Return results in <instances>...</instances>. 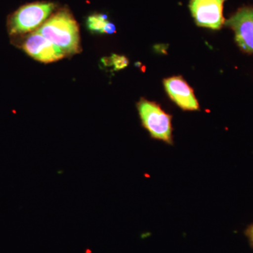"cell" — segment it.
Segmentation results:
<instances>
[{
  "mask_svg": "<svg viewBox=\"0 0 253 253\" xmlns=\"http://www.w3.org/2000/svg\"><path fill=\"white\" fill-rule=\"evenodd\" d=\"M225 0H191V14L200 27L219 30L225 23L223 6Z\"/></svg>",
  "mask_w": 253,
  "mask_h": 253,
  "instance_id": "obj_4",
  "label": "cell"
},
{
  "mask_svg": "<svg viewBox=\"0 0 253 253\" xmlns=\"http://www.w3.org/2000/svg\"><path fill=\"white\" fill-rule=\"evenodd\" d=\"M245 234L249 240L251 247L253 248V224H251L245 231Z\"/></svg>",
  "mask_w": 253,
  "mask_h": 253,
  "instance_id": "obj_10",
  "label": "cell"
},
{
  "mask_svg": "<svg viewBox=\"0 0 253 253\" xmlns=\"http://www.w3.org/2000/svg\"><path fill=\"white\" fill-rule=\"evenodd\" d=\"M107 16L104 14H93L86 19V26L92 33H104V30L107 23Z\"/></svg>",
  "mask_w": 253,
  "mask_h": 253,
  "instance_id": "obj_8",
  "label": "cell"
},
{
  "mask_svg": "<svg viewBox=\"0 0 253 253\" xmlns=\"http://www.w3.org/2000/svg\"><path fill=\"white\" fill-rule=\"evenodd\" d=\"M141 125L152 139L173 145L172 116L154 101L141 98L136 104Z\"/></svg>",
  "mask_w": 253,
  "mask_h": 253,
  "instance_id": "obj_2",
  "label": "cell"
},
{
  "mask_svg": "<svg viewBox=\"0 0 253 253\" xmlns=\"http://www.w3.org/2000/svg\"><path fill=\"white\" fill-rule=\"evenodd\" d=\"M110 59H111V66L112 65L114 66L115 70L123 69L129 64V60L124 56L113 54Z\"/></svg>",
  "mask_w": 253,
  "mask_h": 253,
  "instance_id": "obj_9",
  "label": "cell"
},
{
  "mask_svg": "<svg viewBox=\"0 0 253 253\" xmlns=\"http://www.w3.org/2000/svg\"><path fill=\"white\" fill-rule=\"evenodd\" d=\"M38 33L58 46L65 54L79 52V28L71 13L62 10L43 23Z\"/></svg>",
  "mask_w": 253,
  "mask_h": 253,
  "instance_id": "obj_1",
  "label": "cell"
},
{
  "mask_svg": "<svg viewBox=\"0 0 253 253\" xmlns=\"http://www.w3.org/2000/svg\"><path fill=\"white\" fill-rule=\"evenodd\" d=\"M169 99L183 111H199L200 105L191 86L181 76H173L163 81Z\"/></svg>",
  "mask_w": 253,
  "mask_h": 253,
  "instance_id": "obj_7",
  "label": "cell"
},
{
  "mask_svg": "<svg viewBox=\"0 0 253 253\" xmlns=\"http://www.w3.org/2000/svg\"><path fill=\"white\" fill-rule=\"evenodd\" d=\"M55 4L51 2L31 3L21 6L10 16L8 30L11 36H20L35 31L45 22L53 12Z\"/></svg>",
  "mask_w": 253,
  "mask_h": 253,
  "instance_id": "obj_3",
  "label": "cell"
},
{
  "mask_svg": "<svg viewBox=\"0 0 253 253\" xmlns=\"http://www.w3.org/2000/svg\"><path fill=\"white\" fill-rule=\"evenodd\" d=\"M224 25L234 31L236 42L241 49L253 54V8H241L225 21Z\"/></svg>",
  "mask_w": 253,
  "mask_h": 253,
  "instance_id": "obj_5",
  "label": "cell"
},
{
  "mask_svg": "<svg viewBox=\"0 0 253 253\" xmlns=\"http://www.w3.org/2000/svg\"><path fill=\"white\" fill-rule=\"evenodd\" d=\"M116 33V26L113 24V23H110L108 21L106 23V26H105L104 30V33H107V34H113V33Z\"/></svg>",
  "mask_w": 253,
  "mask_h": 253,
  "instance_id": "obj_11",
  "label": "cell"
},
{
  "mask_svg": "<svg viewBox=\"0 0 253 253\" xmlns=\"http://www.w3.org/2000/svg\"><path fill=\"white\" fill-rule=\"evenodd\" d=\"M21 48L32 58L43 63L54 62L66 56L61 49L37 31L26 37Z\"/></svg>",
  "mask_w": 253,
  "mask_h": 253,
  "instance_id": "obj_6",
  "label": "cell"
}]
</instances>
